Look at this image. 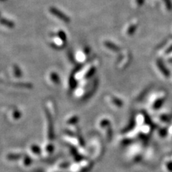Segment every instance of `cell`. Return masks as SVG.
<instances>
[{"mask_svg":"<svg viewBox=\"0 0 172 172\" xmlns=\"http://www.w3.org/2000/svg\"><path fill=\"white\" fill-rule=\"evenodd\" d=\"M157 65L158 68L160 69V70L162 72V73L164 75V76L169 78L170 76V72L169 71V70L166 68L165 65H164V62H162V60H158Z\"/></svg>","mask_w":172,"mask_h":172,"instance_id":"1","label":"cell"},{"mask_svg":"<svg viewBox=\"0 0 172 172\" xmlns=\"http://www.w3.org/2000/svg\"><path fill=\"white\" fill-rule=\"evenodd\" d=\"M164 103V99H158V100H156V103H155L154 108L156 109L159 108L160 107L163 105Z\"/></svg>","mask_w":172,"mask_h":172,"instance_id":"2","label":"cell"},{"mask_svg":"<svg viewBox=\"0 0 172 172\" xmlns=\"http://www.w3.org/2000/svg\"><path fill=\"white\" fill-rule=\"evenodd\" d=\"M167 169L169 171L172 172V161H170L167 163Z\"/></svg>","mask_w":172,"mask_h":172,"instance_id":"3","label":"cell"},{"mask_svg":"<svg viewBox=\"0 0 172 172\" xmlns=\"http://www.w3.org/2000/svg\"><path fill=\"white\" fill-rule=\"evenodd\" d=\"M166 134H167V130H166V129L161 130V135L162 136H164V135H166Z\"/></svg>","mask_w":172,"mask_h":172,"instance_id":"4","label":"cell"},{"mask_svg":"<svg viewBox=\"0 0 172 172\" xmlns=\"http://www.w3.org/2000/svg\"><path fill=\"white\" fill-rule=\"evenodd\" d=\"M166 53H172V45L171 46V47L168 48V49H167V50H166Z\"/></svg>","mask_w":172,"mask_h":172,"instance_id":"5","label":"cell"}]
</instances>
